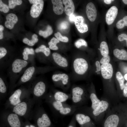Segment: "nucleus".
Wrapping results in <instances>:
<instances>
[{
  "instance_id": "nucleus-24",
  "label": "nucleus",
  "mask_w": 127,
  "mask_h": 127,
  "mask_svg": "<svg viewBox=\"0 0 127 127\" xmlns=\"http://www.w3.org/2000/svg\"><path fill=\"white\" fill-rule=\"evenodd\" d=\"M113 54L119 60H127V52L124 49H115L113 51Z\"/></svg>"
},
{
  "instance_id": "nucleus-25",
  "label": "nucleus",
  "mask_w": 127,
  "mask_h": 127,
  "mask_svg": "<svg viewBox=\"0 0 127 127\" xmlns=\"http://www.w3.org/2000/svg\"><path fill=\"white\" fill-rule=\"evenodd\" d=\"M63 103L57 101L55 100L53 98L52 104L54 108L61 114L65 107L68 105Z\"/></svg>"
},
{
  "instance_id": "nucleus-30",
  "label": "nucleus",
  "mask_w": 127,
  "mask_h": 127,
  "mask_svg": "<svg viewBox=\"0 0 127 127\" xmlns=\"http://www.w3.org/2000/svg\"><path fill=\"white\" fill-rule=\"evenodd\" d=\"M125 26H127V16L119 20L116 24V27L118 29H122Z\"/></svg>"
},
{
  "instance_id": "nucleus-32",
  "label": "nucleus",
  "mask_w": 127,
  "mask_h": 127,
  "mask_svg": "<svg viewBox=\"0 0 127 127\" xmlns=\"http://www.w3.org/2000/svg\"><path fill=\"white\" fill-rule=\"evenodd\" d=\"M34 54V51L32 48H25L23 53L24 60H26L28 59V55L29 54L33 55Z\"/></svg>"
},
{
  "instance_id": "nucleus-6",
  "label": "nucleus",
  "mask_w": 127,
  "mask_h": 127,
  "mask_svg": "<svg viewBox=\"0 0 127 127\" xmlns=\"http://www.w3.org/2000/svg\"><path fill=\"white\" fill-rule=\"evenodd\" d=\"M52 58L54 63L58 66L63 68L67 67L68 66L67 59L60 54L54 52L52 54Z\"/></svg>"
},
{
  "instance_id": "nucleus-9",
  "label": "nucleus",
  "mask_w": 127,
  "mask_h": 127,
  "mask_svg": "<svg viewBox=\"0 0 127 127\" xmlns=\"http://www.w3.org/2000/svg\"><path fill=\"white\" fill-rule=\"evenodd\" d=\"M100 71L104 79H108L112 77L113 69L112 65L109 63L102 64Z\"/></svg>"
},
{
  "instance_id": "nucleus-40",
  "label": "nucleus",
  "mask_w": 127,
  "mask_h": 127,
  "mask_svg": "<svg viewBox=\"0 0 127 127\" xmlns=\"http://www.w3.org/2000/svg\"><path fill=\"white\" fill-rule=\"evenodd\" d=\"M7 51L6 49L4 47L0 48V59L1 60L4 58L6 55Z\"/></svg>"
},
{
  "instance_id": "nucleus-36",
  "label": "nucleus",
  "mask_w": 127,
  "mask_h": 127,
  "mask_svg": "<svg viewBox=\"0 0 127 127\" xmlns=\"http://www.w3.org/2000/svg\"><path fill=\"white\" fill-rule=\"evenodd\" d=\"M9 10V8L7 5L4 3L1 0H0V11L4 13H6Z\"/></svg>"
},
{
  "instance_id": "nucleus-31",
  "label": "nucleus",
  "mask_w": 127,
  "mask_h": 127,
  "mask_svg": "<svg viewBox=\"0 0 127 127\" xmlns=\"http://www.w3.org/2000/svg\"><path fill=\"white\" fill-rule=\"evenodd\" d=\"M53 30L51 27L48 25L47 27L46 30L44 31L40 30L39 34L40 36H43L44 38H46L51 35L52 33Z\"/></svg>"
},
{
  "instance_id": "nucleus-10",
  "label": "nucleus",
  "mask_w": 127,
  "mask_h": 127,
  "mask_svg": "<svg viewBox=\"0 0 127 127\" xmlns=\"http://www.w3.org/2000/svg\"><path fill=\"white\" fill-rule=\"evenodd\" d=\"M28 64V62L26 60L20 59H16L12 63V71L15 73H19L23 68L26 67Z\"/></svg>"
},
{
  "instance_id": "nucleus-12",
  "label": "nucleus",
  "mask_w": 127,
  "mask_h": 127,
  "mask_svg": "<svg viewBox=\"0 0 127 127\" xmlns=\"http://www.w3.org/2000/svg\"><path fill=\"white\" fill-rule=\"evenodd\" d=\"M46 89V86L45 83L42 81H40L36 83L34 87L33 94L37 97H40L44 94Z\"/></svg>"
},
{
  "instance_id": "nucleus-39",
  "label": "nucleus",
  "mask_w": 127,
  "mask_h": 127,
  "mask_svg": "<svg viewBox=\"0 0 127 127\" xmlns=\"http://www.w3.org/2000/svg\"><path fill=\"white\" fill-rule=\"evenodd\" d=\"M69 26L68 23L66 21L62 22L60 24L59 28L60 30H65L68 28Z\"/></svg>"
},
{
  "instance_id": "nucleus-53",
  "label": "nucleus",
  "mask_w": 127,
  "mask_h": 127,
  "mask_svg": "<svg viewBox=\"0 0 127 127\" xmlns=\"http://www.w3.org/2000/svg\"><path fill=\"white\" fill-rule=\"evenodd\" d=\"M126 44H127V40H126Z\"/></svg>"
},
{
  "instance_id": "nucleus-8",
  "label": "nucleus",
  "mask_w": 127,
  "mask_h": 127,
  "mask_svg": "<svg viewBox=\"0 0 127 127\" xmlns=\"http://www.w3.org/2000/svg\"><path fill=\"white\" fill-rule=\"evenodd\" d=\"M86 11L89 20L91 21H94L97 15V10L94 4L91 2L88 3L86 7Z\"/></svg>"
},
{
  "instance_id": "nucleus-42",
  "label": "nucleus",
  "mask_w": 127,
  "mask_h": 127,
  "mask_svg": "<svg viewBox=\"0 0 127 127\" xmlns=\"http://www.w3.org/2000/svg\"><path fill=\"white\" fill-rule=\"evenodd\" d=\"M48 45L49 46V48L53 50H56L58 49V48L56 44L52 43L50 42H48Z\"/></svg>"
},
{
  "instance_id": "nucleus-13",
  "label": "nucleus",
  "mask_w": 127,
  "mask_h": 127,
  "mask_svg": "<svg viewBox=\"0 0 127 127\" xmlns=\"http://www.w3.org/2000/svg\"><path fill=\"white\" fill-rule=\"evenodd\" d=\"M27 109V104L26 102H23L14 106L12 111L18 115L23 116L26 114Z\"/></svg>"
},
{
  "instance_id": "nucleus-4",
  "label": "nucleus",
  "mask_w": 127,
  "mask_h": 127,
  "mask_svg": "<svg viewBox=\"0 0 127 127\" xmlns=\"http://www.w3.org/2000/svg\"><path fill=\"white\" fill-rule=\"evenodd\" d=\"M53 81L58 86L61 88H67L69 85V78L67 74L64 73H58L53 75L52 77Z\"/></svg>"
},
{
  "instance_id": "nucleus-34",
  "label": "nucleus",
  "mask_w": 127,
  "mask_h": 127,
  "mask_svg": "<svg viewBox=\"0 0 127 127\" xmlns=\"http://www.w3.org/2000/svg\"><path fill=\"white\" fill-rule=\"evenodd\" d=\"M54 35L56 39L59 41L64 42H67L68 41L67 37L65 36H62L60 33L59 32L55 33Z\"/></svg>"
},
{
  "instance_id": "nucleus-46",
  "label": "nucleus",
  "mask_w": 127,
  "mask_h": 127,
  "mask_svg": "<svg viewBox=\"0 0 127 127\" xmlns=\"http://www.w3.org/2000/svg\"><path fill=\"white\" fill-rule=\"evenodd\" d=\"M50 42L56 45L57 43L59 42L60 41L56 38L53 37L51 39Z\"/></svg>"
},
{
  "instance_id": "nucleus-37",
  "label": "nucleus",
  "mask_w": 127,
  "mask_h": 127,
  "mask_svg": "<svg viewBox=\"0 0 127 127\" xmlns=\"http://www.w3.org/2000/svg\"><path fill=\"white\" fill-rule=\"evenodd\" d=\"M7 88L2 78H0V92L1 93H4L6 91Z\"/></svg>"
},
{
  "instance_id": "nucleus-41",
  "label": "nucleus",
  "mask_w": 127,
  "mask_h": 127,
  "mask_svg": "<svg viewBox=\"0 0 127 127\" xmlns=\"http://www.w3.org/2000/svg\"><path fill=\"white\" fill-rule=\"evenodd\" d=\"M118 39L120 41L126 40L127 39V35L125 33H122L118 36Z\"/></svg>"
},
{
  "instance_id": "nucleus-14",
  "label": "nucleus",
  "mask_w": 127,
  "mask_h": 127,
  "mask_svg": "<svg viewBox=\"0 0 127 127\" xmlns=\"http://www.w3.org/2000/svg\"><path fill=\"white\" fill-rule=\"evenodd\" d=\"M75 119L78 123L81 125L90 123L91 120L88 115L83 112H79L75 114Z\"/></svg>"
},
{
  "instance_id": "nucleus-33",
  "label": "nucleus",
  "mask_w": 127,
  "mask_h": 127,
  "mask_svg": "<svg viewBox=\"0 0 127 127\" xmlns=\"http://www.w3.org/2000/svg\"><path fill=\"white\" fill-rule=\"evenodd\" d=\"M22 1L21 0H8V7L11 9H13L17 5L21 4Z\"/></svg>"
},
{
  "instance_id": "nucleus-20",
  "label": "nucleus",
  "mask_w": 127,
  "mask_h": 127,
  "mask_svg": "<svg viewBox=\"0 0 127 127\" xmlns=\"http://www.w3.org/2000/svg\"><path fill=\"white\" fill-rule=\"evenodd\" d=\"M35 71L34 66L28 68L25 71L21 78V80L23 82H26L30 80L32 77Z\"/></svg>"
},
{
  "instance_id": "nucleus-5",
  "label": "nucleus",
  "mask_w": 127,
  "mask_h": 127,
  "mask_svg": "<svg viewBox=\"0 0 127 127\" xmlns=\"http://www.w3.org/2000/svg\"><path fill=\"white\" fill-rule=\"evenodd\" d=\"M30 3L33 4L30 11L31 16L33 18H36L40 15L44 7V1L42 0H29Z\"/></svg>"
},
{
  "instance_id": "nucleus-19",
  "label": "nucleus",
  "mask_w": 127,
  "mask_h": 127,
  "mask_svg": "<svg viewBox=\"0 0 127 127\" xmlns=\"http://www.w3.org/2000/svg\"><path fill=\"white\" fill-rule=\"evenodd\" d=\"M37 123L38 127H48L50 125L51 122L47 114L44 113L38 119Z\"/></svg>"
},
{
  "instance_id": "nucleus-45",
  "label": "nucleus",
  "mask_w": 127,
  "mask_h": 127,
  "mask_svg": "<svg viewBox=\"0 0 127 127\" xmlns=\"http://www.w3.org/2000/svg\"><path fill=\"white\" fill-rule=\"evenodd\" d=\"M4 29V28L2 25H0V39H2L3 37V33L2 32Z\"/></svg>"
},
{
  "instance_id": "nucleus-22",
  "label": "nucleus",
  "mask_w": 127,
  "mask_h": 127,
  "mask_svg": "<svg viewBox=\"0 0 127 127\" xmlns=\"http://www.w3.org/2000/svg\"><path fill=\"white\" fill-rule=\"evenodd\" d=\"M70 97H71V95L58 91L55 92L53 95V98L55 100L62 103L66 101Z\"/></svg>"
},
{
  "instance_id": "nucleus-27",
  "label": "nucleus",
  "mask_w": 127,
  "mask_h": 127,
  "mask_svg": "<svg viewBox=\"0 0 127 127\" xmlns=\"http://www.w3.org/2000/svg\"><path fill=\"white\" fill-rule=\"evenodd\" d=\"M35 52L36 53L42 52L47 57L50 54V48H47L45 45H41L39 48H36L35 50Z\"/></svg>"
},
{
  "instance_id": "nucleus-54",
  "label": "nucleus",
  "mask_w": 127,
  "mask_h": 127,
  "mask_svg": "<svg viewBox=\"0 0 127 127\" xmlns=\"http://www.w3.org/2000/svg\"></svg>"
},
{
  "instance_id": "nucleus-11",
  "label": "nucleus",
  "mask_w": 127,
  "mask_h": 127,
  "mask_svg": "<svg viewBox=\"0 0 127 127\" xmlns=\"http://www.w3.org/2000/svg\"><path fill=\"white\" fill-rule=\"evenodd\" d=\"M84 19L81 16H76L74 22L75 25L78 31L83 33L87 32L88 30L87 25L84 23Z\"/></svg>"
},
{
  "instance_id": "nucleus-21",
  "label": "nucleus",
  "mask_w": 127,
  "mask_h": 127,
  "mask_svg": "<svg viewBox=\"0 0 127 127\" xmlns=\"http://www.w3.org/2000/svg\"><path fill=\"white\" fill-rule=\"evenodd\" d=\"M53 4V9L56 14L60 15L62 14L64 11V8L62 1L61 0H52Z\"/></svg>"
},
{
  "instance_id": "nucleus-47",
  "label": "nucleus",
  "mask_w": 127,
  "mask_h": 127,
  "mask_svg": "<svg viewBox=\"0 0 127 127\" xmlns=\"http://www.w3.org/2000/svg\"><path fill=\"white\" fill-rule=\"evenodd\" d=\"M76 17L73 14H71L69 16V20L71 22H74Z\"/></svg>"
},
{
  "instance_id": "nucleus-15",
  "label": "nucleus",
  "mask_w": 127,
  "mask_h": 127,
  "mask_svg": "<svg viewBox=\"0 0 127 127\" xmlns=\"http://www.w3.org/2000/svg\"><path fill=\"white\" fill-rule=\"evenodd\" d=\"M6 20L5 23V25L7 28L10 29L13 28L14 25L18 20L17 16L15 14L10 13L7 15L6 16Z\"/></svg>"
},
{
  "instance_id": "nucleus-43",
  "label": "nucleus",
  "mask_w": 127,
  "mask_h": 127,
  "mask_svg": "<svg viewBox=\"0 0 127 127\" xmlns=\"http://www.w3.org/2000/svg\"><path fill=\"white\" fill-rule=\"evenodd\" d=\"M123 96L127 97V82L124 84L123 90Z\"/></svg>"
},
{
  "instance_id": "nucleus-1",
  "label": "nucleus",
  "mask_w": 127,
  "mask_h": 127,
  "mask_svg": "<svg viewBox=\"0 0 127 127\" xmlns=\"http://www.w3.org/2000/svg\"><path fill=\"white\" fill-rule=\"evenodd\" d=\"M89 96L81 87L75 86L72 89L71 98L75 106L77 107L83 104L88 98Z\"/></svg>"
},
{
  "instance_id": "nucleus-16",
  "label": "nucleus",
  "mask_w": 127,
  "mask_h": 127,
  "mask_svg": "<svg viewBox=\"0 0 127 127\" xmlns=\"http://www.w3.org/2000/svg\"><path fill=\"white\" fill-rule=\"evenodd\" d=\"M7 120L11 127H20L21 123L18 116L15 113L9 114L8 116Z\"/></svg>"
},
{
  "instance_id": "nucleus-38",
  "label": "nucleus",
  "mask_w": 127,
  "mask_h": 127,
  "mask_svg": "<svg viewBox=\"0 0 127 127\" xmlns=\"http://www.w3.org/2000/svg\"><path fill=\"white\" fill-rule=\"evenodd\" d=\"M110 60V57L108 55L107 56H103L100 61V63L102 64L109 63Z\"/></svg>"
},
{
  "instance_id": "nucleus-7",
  "label": "nucleus",
  "mask_w": 127,
  "mask_h": 127,
  "mask_svg": "<svg viewBox=\"0 0 127 127\" xmlns=\"http://www.w3.org/2000/svg\"><path fill=\"white\" fill-rule=\"evenodd\" d=\"M118 12V8L115 6H112L109 9L105 16L106 21L107 25H110L113 24L116 18Z\"/></svg>"
},
{
  "instance_id": "nucleus-49",
  "label": "nucleus",
  "mask_w": 127,
  "mask_h": 127,
  "mask_svg": "<svg viewBox=\"0 0 127 127\" xmlns=\"http://www.w3.org/2000/svg\"><path fill=\"white\" fill-rule=\"evenodd\" d=\"M122 1L126 4H127V0H123Z\"/></svg>"
},
{
  "instance_id": "nucleus-35",
  "label": "nucleus",
  "mask_w": 127,
  "mask_h": 127,
  "mask_svg": "<svg viewBox=\"0 0 127 127\" xmlns=\"http://www.w3.org/2000/svg\"><path fill=\"white\" fill-rule=\"evenodd\" d=\"M75 46L78 48H79L82 46L87 47V44L86 42L84 40L80 39L76 41L75 43Z\"/></svg>"
},
{
  "instance_id": "nucleus-23",
  "label": "nucleus",
  "mask_w": 127,
  "mask_h": 127,
  "mask_svg": "<svg viewBox=\"0 0 127 127\" xmlns=\"http://www.w3.org/2000/svg\"><path fill=\"white\" fill-rule=\"evenodd\" d=\"M89 98L91 102V105L89 112L95 109L101 101V100L98 98L95 93L93 92H91L90 93Z\"/></svg>"
},
{
  "instance_id": "nucleus-51",
  "label": "nucleus",
  "mask_w": 127,
  "mask_h": 127,
  "mask_svg": "<svg viewBox=\"0 0 127 127\" xmlns=\"http://www.w3.org/2000/svg\"><path fill=\"white\" fill-rule=\"evenodd\" d=\"M25 127H35L33 125H30V126H29L28 125H26Z\"/></svg>"
},
{
  "instance_id": "nucleus-26",
  "label": "nucleus",
  "mask_w": 127,
  "mask_h": 127,
  "mask_svg": "<svg viewBox=\"0 0 127 127\" xmlns=\"http://www.w3.org/2000/svg\"><path fill=\"white\" fill-rule=\"evenodd\" d=\"M100 51L101 54L103 56H106L108 55L109 53V49L107 44L105 41L102 42L100 44Z\"/></svg>"
},
{
  "instance_id": "nucleus-52",
  "label": "nucleus",
  "mask_w": 127,
  "mask_h": 127,
  "mask_svg": "<svg viewBox=\"0 0 127 127\" xmlns=\"http://www.w3.org/2000/svg\"><path fill=\"white\" fill-rule=\"evenodd\" d=\"M68 127H74V126L72 125H71L69 126Z\"/></svg>"
},
{
  "instance_id": "nucleus-48",
  "label": "nucleus",
  "mask_w": 127,
  "mask_h": 127,
  "mask_svg": "<svg viewBox=\"0 0 127 127\" xmlns=\"http://www.w3.org/2000/svg\"><path fill=\"white\" fill-rule=\"evenodd\" d=\"M114 1L112 0H103L104 2L107 4H109L111 3V2Z\"/></svg>"
},
{
  "instance_id": "nucleus-44",
  "label": "nucleus",
  "mask_w": 127,
  "mask_h": 127,
  "mask_svg": "<svg viewBox=\"0 0 127 127\" xmlns=\"http://www.w3.org/2000/svg\"><path fill=\"white\" fill-rule=\"evenodd\" d=\"M95 64L96 67V69L97 71H100L101 66L100 62L98 61H97L95 62Z\"/></svg>"
},
{
  "instance_id": "nucleus-2",
  "label": "nucleus",
  "mask_w": 127,
  "mask_h": 127,
  "mask_svg": "<svg viewBox=\"0 0 127 127\" xmlns=\"http://www.w3.org/2000/svg\"><path fill=\"white\" fill-rule=\"evenodd\" d=\"M72 66L74 72L79 76L85 74L89 68L87 61L84 58L81 57H75L73 60Z\"/></svg>"
},
{
  "instance_id": "nucleus-29",
  "label": "nucleus",
  "mask_w": 127,
  "mask_h": 127,
  "mask_svg": "<svg viewBox=\"0 0 127 127\" xmlns=\"http://www.w3.org/2000/svg\"><path fill=\"white\" fill-rule=\"evenodd\" d=\"M37 37V35L35 34H34L32 36L31 40H30L26 38H25L23 39V42L24 43L29 46H32L38 42V40Z\"/></svg>"
},
{
  "instance_id": "nucleus-50",
  "label": "nucleus",
  "mask_w": 127,
  "mask_h": 127,
  "mask_svg": "<svg viewBox=\"0 0 127 127\" xmlns=\"http://www.w3.org/2000/svg\"><path fill=\"white\" fill-rule=\"evenodd\" d=\"M124 77L125 80L127 81V73L124 75Z\"/></svg>"
},
{
  "instance_id": "nucleus-18",
  "label": "nucleus",
  "mask_w": 127,
  "mask_h": 127,
  "mask_svg": "<svg viewBox=\"0 0 127 127\" xmlns=\"http://www.w3.org/2000/svg\"><path fill=\"white\" fill-rule=\"evenodd\" d=\"M62 1L65 6L64 9L66 14L69 16L73 14L75 10V7L72 0H63Z\"/></svg>"
},
{
  "instance_id": "nucleus-3",
  "label": "nucleus",
  "mask_w": 127,
  "mask_h": 127,
  "mask_svg": "<svg viewBox=\"0 0 127 127\" xmlns=\"http://www.w3.org/2000/svg\"><path fill=\"white\" fill-rule=\"evenodd\" d=\"M109 100L105 98L101 100L98 106L94 110L89 112L90 115L92 116L97 121H99L101 116L109 108Z\"/></svg>"
},
{
  "instance_id": "nucleus-28",
  "label": "nucleus",
  "mask_w": 127,
  "mask_h": 127,
  "mask_svg": "<svg viewBox=\"0 0 127 127\" xmlns=\"http://www.w3.org/2000/svg\"><path fill=\"white\" fill-rule=\"evenodd\" d=\"M116 77L118 82L120 89L123 90L124 84V78L123 76L120 72L118 71L116 73Z\"/></svg>"
},
{
  "instance_id": "nucleus-17",
  "label": "nucleus",
  "mask_w": 127,
  "mask_h": 127,
  "mask_svg": "<svg viewBox=\"0 0 127 127\" xmlns=\"http://www.w3.org/2000/svg\"><path fill=\"white\" fill-rule=\"evenodd\" d=\"M22 92L21 89H18L10 96L9 100L11 105L15 106L21 102L20 98Z\"/></svg>"
}]
</instances>
